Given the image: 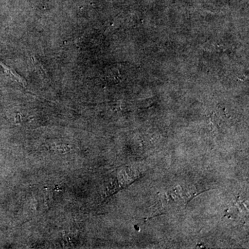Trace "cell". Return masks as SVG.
<instances>
[{"label": "cell", "instance_id": "2", "mask_svg": "<svg viewBox=\"0 0 249 249\" xmlns=\"http://www.w3.org/2000/svg\"><path fill=\"white\" fill-rule=\"evenodd\" d=\"M31 61H32L33 65L35 67L36 71H38L42 76H47L46 70L44 69V67H42V64L40 63V61H39L35 56H32Z\"/></svg>", "mask_w": 249, "mask_h": 249}, {"label": "cell", "instance_id": "1", "mask_svg": "<svg viewBox=\"0 0 249 249\" xmlns=\"http://www.w3.org/2000/svg\"><path fill=\"white\" fill-rule=\"evenodd\" d=\"M0 70H1L4 74H6V76L14 78V80H16L18 83L22 84L23 86H27V82H26V80H24V78L19 76L17 72L15 71L11 67H8L7 65H5V64L1 61H0Z\"/></svg>", "mask_w": 249, "mask_h": 249}, {"label": "cell", "instance_id": "3", "mask_svg": "<svg viewBox=\"0 0 249 249\" xmlns=\"http://www.w3.org/2000/svg\"><path fill=\"white\" fill-rule=\"evenodd\" d=\"M55 149H56L58 151L61 152H62L63 153L64 152H67V150H70V148H69L68 146L65 145H57V146L55 147Z\"/></svg>", "mask_w": 249, "mask_h": 249}]
</instances>
